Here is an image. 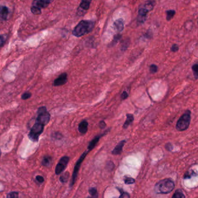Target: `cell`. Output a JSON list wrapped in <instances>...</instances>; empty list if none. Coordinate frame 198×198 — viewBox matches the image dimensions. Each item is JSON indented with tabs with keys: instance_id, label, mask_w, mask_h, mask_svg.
Masks as SVG:
<instances>
[{
	"instance_id": "obj_1",
	"label": "cell",
	"mask_w": 198,
	"mask_h": 198,
	"mask_svg": "<svg viewBox=\"0 0 198 198\" xmlns=\"http://www.w3.org/2000/svg\"><path fill=\"white\" fill-rule=\"evenodd\" d=\"M95 27V22L91 20H82L73 30L72 34L76 37H80L91 32Z\"/></svg>"
},
{
	"instance_id": "obj_2",
	"label": "cell",
	"mask_w": 198,
	"mask_h": 198,
	"mask_svg": "<svg viewBox=\"0 0 198 198\" xmlns=\"http://www.w3.org/2000/svg\"><path fill=\"white\" fill-rule=\"evenodd\" d=\"M175 184L170 179H165L159 181L155 184V192L157 194H168L174 190Z\"/></svg>"
},
{
	"instance_id": "obj_3",
	"label": "cell",
	"mask_w": 198,
	"mask_h": 198,
	"mask_svg": "<svg viewBox=\"0 0 198 198\" xmlns=\"http://www.w3.org/2000/svg\"><path fill=\"white\" fill-rule=\"evenodd\" d=\"M155 5V0H147L143 5L141 6L138 10L137 17V23L138 24H142L145 22L147 18V14L153 10Z\"/></svg>"
},
{
	"instance_id": "obj_4",
	"label": "cell",
	"mask_w": 198,
	"mask_h": 198,
	"mask_svg": "<svg viewBox=\"0 0 198 198\" xmlns=\"http://www.w3.org/2000/svg\"><path fill=\"white\" fill-rule=\"evenodd\" d=\"M191 111L188 109L179 118L177 122L175 128L179 131H184L188 128L191 123Z\"/></svg>"
},
{
	"instance_id": "obj_5",
	"label": "cell",
	"mask_w": 198,
	"mask_h": 198,
	"mask_svg": "<svg viewBox=\"0 0 198 198\" xmlns=\"http://www.w3.org/2000/svg\"><path fill=\"white\" fill-rule=\"evenodd\" d=\"M53 0H33L30 8L31 12L35 15H39L42 13L41 9L46 8Z\"/></svg>"
},
{
	"instance_id": "obj_6",
	"label": "cell",
	"mask_w": 198,
	"mask_h": 198,
	"mask_svg": "<svg viewBox=\"0 0 198 198\" xmlns=\"http://www.w3.org/2000/svg\"><path fill=\"white\" fill-rule=\"evenodd\" d=\"M44 126L43 124L36 121L34 125L32 126V128L30 129L28 134L29 139L33 142H38L40 135L43 132Z\"/></svg>"
},
{
	"instance_id": "obj_7",
	"label": "cell",
	"mask_w": 198,
	"mask_h": 198,
	"mask_svg": "<svg viewBox=\"0 0 198 198\" xmlns=\"http://www.w3.org/2000/svg\"><path fill=\"white\" fill-rule=\"evenodd\" d=\"M51 115L45 106L40 107L37 111V116L36 121L39 122L44 126L47 125L50 120Z\"/></svg>"
},
{
	"instance_id": "obj_8",
	"label": "cell",
	"mask_w": 198,
	"mask_h": 198,
	"mask_svg": "<svg viewBox=\"0 0 198 198\" xmlns=\"http://www.w3.org/2000/svg\"><path fill=\"white\" fill-rule=\"evenodd\" d=\"M89 152L90 151L88 150H86L84 152H83V154L81 155V156L80 157V158L78 159L76 163L75 164L74 170L73 172L72 177V179H71V181L70 183V187H72L74 185V184H75L77 178H78V173L80 168L81 167L82 163L83 160L86 158V157L87 156V154L89 153Z\"/></svg>"
},
{
	"instance_id": "obj_9",
	"label": "cell",
	"mask_w": 198,
	"mask_h": 198,
	"mask_svg": "<svg viewBox=\"0 0 198 198\" xmlns=\"http://www.w3.org/2000/svg\"><path fill=\"white\" fill-rule=\"evenodd\" d=\"M70 158L69 156H63L58 162V164L55 167V174L59 175L61 174L67 167Z\"/></svg>"
},
{
	"instance_id": "obj_10",
	"label": "cell",
	"mask_w": 198,
	"mask_h": 198,
	"mask_svg": "<svg viewBox=\"0 0 198 198\" xmlns=\"http://www.w3.org/2000/svg\"><path fill=\"white\" fill-rule=\"evenodd\" d=\"M92 0H82L78 8L77 14L79 16H82L84 14L83 11L85 12L87 10H89Z\"/></svg>"
},
{
	"instance_id": "obj_11",
	"label": "cell",
	"mask_w": 198,
	"mask_h": 198,
	"mask_svg": "<svg viewBox=\"0 0 198 198\" xmlns=\"http://www.w3.org/2000/svg\"><path fill=\"white\" fill-rule=\"evenodd\" d=\"M68 82V74L66 73H63L59 76L53 82V86L55 87L61 86L65 84Z\"/></svg>"
},
{
	"instance_id": "obj_12",
	"label": "cell",
	"mask_w": 198,
	"mask_h": 198,
	"mask_svg": "<svg viewBox=\"0 0 198 198\" xmlns=\"http://www.w3.org/2000/svg\"><path fill=\"white\" fill-rule=\"evenodd\" d=\"M10 9L5 5H0V20H7L10 15Z\"/></svg>"
},
{
	"instance_id": "obj_13",
	"label": "cell",
	"mask_w": 198,
	"mask_h": 198,
	"mask_svg": "<svg viewBox=\"0 0 198 198\" xmlns=\"http://www.w3.org/2000/svg\"><path fill=\"white\" fill-rule=\"evenodd\" d=\"M109 130H110V129L109 128V129H107L105 132H104L101 135H97L96 137H95L94 138L92 139V140L89 143V145H88V148H87V149H88L87 150H88L89 151L92 150L95 148V146L97 145V143L99 142V141L100 140L101 137L106 134L107 133H108Z\"/></svg>"
},
{
	"instance_id": "obj_14",
	"label": "cell",
	"mask_w": 198,
	"mask_h": 198,
	"mask_svg": "<svg viewBox=\"0 0 198 198\" xmlns=\"http://www.w3.org/2000/svg\"><path fill=\"white\" fill-rule=\"evenodd\" d=\"M113 27L117 33L121 32L124 30V27L123 20L122 19H119L115 20L113 23Z\"/></svg>"
},
{
	"instance_id": "obj_15",
	"label": "cell",
	"mask_w": 198,
	"mask_h": 198,
	"mask_svg": "<svg viewBox=\"0 0 198 198\" xmlns=\"http://www.w3.org/2000/svg\"><path fill=\"white\" fill-rule=\"evenodd\" d=\"M126 140L121 141L117 145H116V147L113 149L112 152V155H120L123 152V148L124 145L126 144Z\"/></svg>"
},
{
	"instance_id": "obj_16",
	"label": "cell",
	"mask_w": 198,
	"mask_h": 198,
	"mask_svg": "<svg viewBox=\"0 0 198 198\" xmlns=\"http://www.w3.org/2000/svg\"><path fill=\"white\" fill-rule=\"evenodd\" d=\"M88 123L87 120H84L82 121L78 126V131L82 134H85L88 131Z\"/></svg>"
},
{
	"instance_id": "obj_17",
	"label": "cell",
	"mask_w": 198,
	"mask_h": 198,
	"mask_svg": "<svg viewBox=\"0 0 198 198\" xmlns=\"http://www.w3.org/2000/svg\"><path fill=\"white\" fill-rule=\"evenodd\" d=\"M126 117L127 118H126V121L123 126V128L124 129H126L128 126H130L132 123L134 121V115L131 113H127L126 115Z\"/></svg>"
},
{
	"instance_id": "obj_18",
	"label": "cell",
	"mask_w": 198,
	"mask_h": 198,
	"mask_svg": "<svg viewBox=\"0 0 198 198\" xmlns=\"http://www.w3.org/2000/svg\"><path fill=\"white\" fill-rule=\"evenodd\" d=\"M52 161H53V158L51 156H45L44 157L43 159L42 160L41 164L44 166L48 167L52 164Z\"/></svg>"
},
{
	"instance_id": "obj_19",
	"label": "cell",
	"mask_w": 198,
	"mask_h": 198,
	"mask_svg": "<svg viewBox=\"0 0 198 198\" xmlns=\"http://www.w3.org/2000/svg\"><path fill=\"white\" fill-rule=\"evenodd\" d=\"M69 177H70V174L69 173L66 171L65 173H64L63 174H62L59 178V179H60V181L62 183H66L67 181H68V179H69Z\"/></svg>"
},
{
	"instance_id": "obj_20",
	"label": "cell",
	"mask_w": 198,
	"mask_h": 198,
	"mask_svg": "<svg viewBox=\"0 0 198 198\" xmlns=\"http://www.w3.org/2000/svg\"><path fill=\"white\" fill-rule=\"evenodd\" d=\"M166 19L167 21H170L173 19L174 15L175 14V10H168L166 11Z\"/></svg>"
},
{
	"instance_id": "obj_21",
	"label": "cell",
	"mask_w": 198,
	"mask_h": 198,
	"mask_svg": "<svg viewBox=\"0 0 198 198\" xmlns=\"http://www.w3.org/2000/svg\"><path fill=\"white\" fill-rule=\"evenodd\" d=\"M173 198H185V196L184 195L183 192L181 189H177L175 191V193L172 196Z\"/></svg>"
},
{
	"instance_id": "obj_22",
	"label": "cell",
	"mask_w": 198,
	"mask_h": 198,
	"mask_svg": "<svg viewBox=\"0 0 198 198\" xmlns=\"http://www.w3.org/2000/svg\"><path fill=\"white\" fill-rule=\"evenodd\" d=\"M88 192H89L90 195L93 198H98V193L97 188H91L89 189Z\"/></svg>"
},
{
	"instance_id": "obj_23",
	"label": "cell",
	"mask_w": 198,
	"mask_h": 198,
	"mask_svg": "<svg viewBox=\"0 0 198 198\" xmlns=\"http://www.w3.org/2000/svg\"><path fill=\"white\" fill-rule=\"evenodd\" d=\"M192 70L193 72V76L195 79H198V64L195 63L192 66Z\"/></svg>"
},
{
	"instance_id": "obj_24",
	"label": "cell",
	"mask_w": 198,
	"mask_h": 198,
	"mask_svg": "<svg viewBox=\"0 0 198 198\" xmlns=\"http://www.w3.org/2000/svg\"><path fill=\"white\" fill-rule=\"evenodd\" d=\"M124 183L127 184V185H131V184L135 183V179H133V178L128 177L126 176L124 178Z\"/></svg>"
},
{
	"instance_id": "obj_25",
	"label": "cell",
	"mask_w": 198,
	"mask_h": 198,
	"mask_svg": "<svg viewBox=\"0 0 198 198\" xmlns=\"http://www.w3.org/2000/svg\"><path fill=\"white\" fill-rule=\"evenodd\" d=\"M129 43H130V42L128 41V39L124 40V41H123V43H122V44H121V49L123 51H126V49H127V48L128 47V46H129Z\"/></svg>"
},
{
	"instance_id": "obj_26",
	"label": "cell",
	"mask_w": 198,
	"mask_h": 198,
	"mask_svg": "<svg viewBox=\"0 0 198 198\" xmlns=\"http://www.w3.org/2000/svg\"><path fill=\"white\" fill-rule=\"evenodd\" d=\"M119 191L120 192V195L119 198H130V194L123 191L121 188H117Z\"/></svg>"
},
{
	"instance_id": "obj_27",
	"label": "cell",
	"mask_w": 198,
	"mask_h": 198,
	"mask_svg": "<svg viewBox=\"0 0 198 198\" xmlns=\"http://www.w3.org/2000/svg\"><path fill=\"white\" fill-rule=\"evenodd\" d=\"M158 68L157 65H156L155 64H152L150 66V73L155 74L158 72Z\"/></svg>"
},
{
	"instance_id": "obj_28",
	"label": "cell",
	"mask_w": 198,
	"mask_h": 198,
	"mask_svg": "<svg viewBox=\"0 0 198 198\" xmlns=\"http://www.w3.org/2000/svg\"><path fill=\"white\" fill-rule=\"evenodd\" d=\"M194 171H193L192 170H191V171H187L184 175V179H191L192 176L193 175H194ZM196 175V174H195Z\"/></svg>"
},
{
	"instance_id": "obj_29",
	"label": "cell",
	"mask_w": 198,
	"mask_h": 198,
	"mask_svg": "<svg viewBox=\"0 0 198 198\" xmlns=\"http://www.w3.org/2000/svg\"><path fill=\"white\" fill-rule=\"evenodd\" d=\"M6 36L5 34L0 35V47H2L5 45L6 42Z\"/></svg>"
},
{
	"instance_id": "obj_30",
	"label": "cell",
	"mask_w": 198,
	"mask_h": 198,
	"mask_svg": "<svg viewBox=\"0 0 198 198\" xmlns=\"http://www.w3.org/2000/svg\"><path fill=\"white\" fill-rule=\"evenodd\" d=\"M19 197V193L17 192H12L6 195V198H16Z\"/></svg>"
},
{
	"instance_id": "obj_31",
	"label": "cell",
	"mask_w": 198,
	"mask_h": 198,
	"mask_svg": "<svg viewBox=\"0 0 198 198\" xmlns=\"http://www.w3.org/2000/svg\"><path fill=\"white\" fill-rule=\"evenodd\" d=\"M121 38V35L120 34L118 33V34H116L114 36L113 40L112 41V44H113V45H114V44H116L117 43V42L120 40V39Z\"/></svg>"
},
{
	"instance_id": "obj_32",
	"label": "cell",
	"mask_w": 198,
	"mask_h": 198,
	"mask_svg": "<svg viewBox=\"0 0 198 198\" xmlns=\"http://www.w3.org/2000/svg\"><path fill=\"white\" fill-rule=\"evenodd\" d=\"M31 96H32V94L30 92H24V94H23L22 95V99L23 100H27V99H28L29 98H30Z\"/></svg>"
},
{
	"instance_id": "obj_33",
	"label": "cell",
	"mask_w": 198,
	"mask_h": 198,
	"mask_svg": "<svg viewBox=\"0 0 198 198\" xmlns=\"http://www.w3.org/2000/svg\"><path fill=\"white\" fill-rule=\"evenodd\" d=\"M179 50V46L177 44H173L171 47V51L173 53H175L177 52Z\"/></svg>"
},
{
	"instance_id": "obj_34",
	"label": "cell",
	"mask_w": 198,
	"mask_h": 198,
	"mask_svg": "<svg viewBox=\"0 0 198 198\" xmlns=\"http://www.w3.org/2000/svg\"><path fill=\"white\" fill-rule=\"evenodd\" d=\"M128 97V92L126 91H124L123 92H122V94L121 95V99L122 101H124V100L126 99Z\"/></svg>"
},
{
	"instance_id": "obj_35",
	"label": "cell",
	"mask_w": 198,
	"mask_h": 198,
	"mask_svg": "<svg viewBox=\"0 0 198 198\" xmlns=\"http://www.w3.org/2000/svg\"><path fill=\"white\" fill-rule=\"evenodd\" d=\"M165 148H166V150H167L170 152V151H171V150H173V145H172V144H171V143L168 142V143H167V144H166V145H165Z\"/></svg>"
},
{
	"instance_id": "obj_36",
	"label": "cell",
	"mask_w": 198,
	"mask_h": 198,
	"mask_svg": "<svg viewBox=\"0 0 198 198\" xmlns=\"http://www.w3.org/2000/svg\"><path fill=\"white\" fill-rule=\"evenodd\" d=\"M36 180L39 182V183H44V179L43 177L41 176V175H37V176H36Z\"/></svg>"
},
{
	"instance_id": "obj_37",
	"label": "cell",
	"mask_w": 198,
	"mask_h": 198,
	"mask_svg": "<svg viewBox=\"0 0 198 198\" xmlns=\"http://www.w3.org/2000/svg\"><path fill=\"white\" fill-rule=\"evenodd\" d=\"M106 123H105V122L104 121L102 120L99 122V127L100 128L103 129V128H105L106 127Z\"/></svg>"
},
{
	"instance_id": "obj_38",
	"label": "cell",
	"mask_w": 198,
	"mask_h": 198,
	"mask_svg": "<svg viewBox=\"0 0 198 198\" xmlns=\"http://www.w3.org/2000/svg\"><path fill=\"white\" fill-rule=\"evenodd\" d=\"M1 150H0V156H1Z\"/></svg>"
}]
</instances>
